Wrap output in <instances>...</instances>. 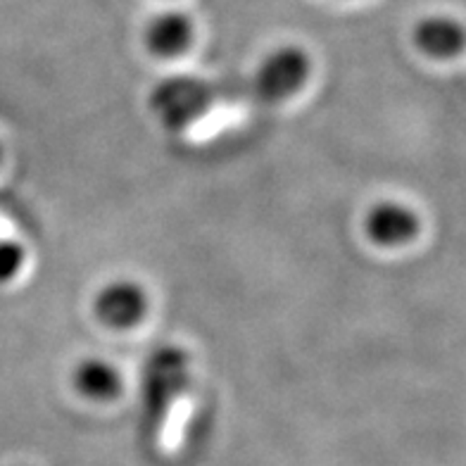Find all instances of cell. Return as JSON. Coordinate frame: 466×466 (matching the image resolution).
<instances>
[{
	"mask_svg": "<svg viewBox=\"0 0 466 466\" xmlns=\"http://www.w3.org/2000/svg\"><path fill=\"white\" fill-rule=\"evenodd\" d=\"M190 383L188 352L177 345H162L147 357L143 367V423L157 433L167 423L174 402L186 393Z\"/></svg>",
	"mask_w": 466,
	"mask_h": 466,
	"instance_id": "obj_1",
	"label": "cell"
},
{
	"mask_svg": "<svg viewBox=\"0 0 466 466\" xmlns=\"http://www.w3.org/2000/svg\"><path fill=\"white\" fill-rule=\"evenodd\" d=\"M96 314L107 329L115 331H127L131 326L146 317L147 312V295L146 290L134 281L127 279H116V281L107 283L96 295Z\"/></svg>",
	"mask_w": 466,
	"mask_h": 466,
	"instance_id": "obj_4",
	"label": "cell"
},
{
	"mask_svg": "<svg viewBox=\"0 0 466 466\" xmlns=\"http://www.w3.org/2000/svg\"><path fill=\"white\" fill-rule=\"evenodd\" d=\"M421 221L411 208L395 200H383L369 208L364 217V233L371 243L380 248L407 246L419 236Z\"/></svg>",
	"mask_w": 466,
	"mask_h": 466,
	"instance_id": "obj_5",
	"label": "cell"
},
{
	"mask_svg": "<svg viewBox=\"0 0 466 466\" xmlns=\"http://www.w3.org/2000/svg\"><path fill=\"white\" fill-rule=\"evenodd\" d=\"M193 19L184 13H162L147 22L143 41L157 57H177L193 44Z\"/></svg>",
	"mask_w": 466,
	"mask_h": 466,
	"instance_id": "obj_6",
	"label": "cell"
},
{
	"mask_svg": "<svg viewBox=\"0 0 466 466\" xmlns=\"http://www.w3.org/2000/svg\"><path fill=\"white\" fill-rule=\"evenodd\" d=\"M0 160H3V147H0Z\"/></svg>",
	"mask_w": 466,
	"mask_h": 466,
	"instance_id": "obj_10",
	"label": "cell"
},
{
	"mask_svg": "<svg viewBox=\"0 0 466 466\" xmlns=\"http://www.w3.org/2000/svg\"><path fill=\"white\" fill-rule=\"evenodd\" d=\"M414 44L429 57L448 60L466 48V29L452 17H423L414 29Z\"/></svg>",
	"mask_w": 466,
	"mask_h": 466,
	"instance_id": "obj_7",
	"label": "cell"
},
{
	"mask_svg": "<svg viewBox=\"0 0 466 466\" xmlns=\"http://www.w3.org/2000/svg\"><path fill=\"white\" fill-rule=\"evenodd\" d=\"M72 380L74 388L86 400H93V402H107V400H115L116 395L122 393L119 371L110 362L98 360V357L81 360L74 369Z\"/></svg>",
	"mask_w": 466,
	"mask_h": 466,
	"instance_id": "obj_8",
	"label": "cell"
},
{
	"mask_svg": "<svg viewBox=\"0 0 466 466\" xmlns=\"http://www.w3.org/2000/svg\"><path fill=\"white\" fill-rule=\"evenodd\" d=\"M215 86L198 76H167L150 93V110L165 129L181 131L215 105Z\"/></svg>",
	"mask_w": 466,
	"mask_h": 466,
	"instance_id": "obj_2",
	"label": "cell"
},
{
	"mask_svg": "<svg viewBox=\"0 0 466 466\" xmlns=\"http://www.w3.org/2000/svg\"><path fill=\"white\" fill-rule=\"evenodd\" d=\"M312 60L298 46H281L259 62L252 76V91L262 103H283L305 88Z\"/></svg>",
	"mask_w": 466,
	"mask_h": 466,
	"instance_id": "obj_3",
	"label": "cell"
},
{
	"mask_svg": "<svg viewBox=\"0 0 466 466\" xmlns=\"http://www.w3.org/2000/svg\"><path fill=\"white\" fill-rule=\"evenodd\" d=\"M26 255L17 240H0V283L13 281L22 271Z\"/></svg>",
	"mask_w": 466,
	"mask_h": 466,
	"instance_id": "obj_9",
	"label": "cell"
}]
</instances>
